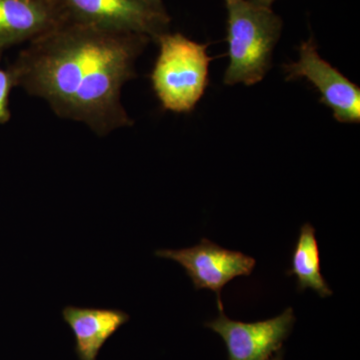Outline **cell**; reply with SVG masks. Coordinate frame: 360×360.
<instances>
[{
	"mask_svg": "<svg viewBox=\"0 0 360 360\" xmlns=\"http://www.w3.org/2000/svg\"><path fill=\"white\" fill-rule=\"evenodd\" d=\"M253 4L258 6H264V7H269L271 8L272 4H274L276 0H250Z\"/></svg>",
	"mask_w": 360,
	"mask_h": 360,
	"instance_id": "cell-13",
	"label": "cell"
},
{
	"mask_svg": "<svg viewBox=\"0 0 360 360\" xmlns=\"http://www.w3.org/2000/svg\"><path fill=\"white\" fill-rule=\"evenodd\" d=\"M61 25L51 0H0V58L9 47L32 41Z\"/></svg>",
	"mask_w": 360,
	"mask_h": 360,
	"instance_id": "cell-8",
	"label": "cell"
},
{
	"mask_svg": "<svg viewBox=\"0 0 360 360\" xmlns=\"http://www.w3.org/2000/svg\"><path fill=\"white\" fill-rule=\"evenodd\" d=\"M295 322L291 307L274 319L251 323L232 321L220 310L219 316L205 322V326L224 340L229 360H269L283 349Z\"/></svg>",
	"mask_w": 360,
	"mask_h": 360,
	"instance_id": "cell-7",
	"label": "cell"
},
{
	"mask_svg": "<svg viewBox=\"0 0 360 360\" xmlns=\"http://www.w3.org/2000/svg\"><path fill=\"white\" fill-rule=\"evenodd\" d=\"M63 25L92 26L112 32L146 35L158 41L169 32L167 13L144 0H51Z\"/></svg>",
	"mask_w": 360,
	"mask_h": 360,
	"instance_id": "cell-4",
	"label": "cell"
},
{
	"mask_svg": "<svg viewBox=\"0 0 360 360\" xmlns=\"http://www.w3.org/2000/svg\"><path fill=\"white\" fill-rule=\"evenodd\" d=\"M284 356V350L281 349L278 352H276L274 355H272L271 359L269 360H283Z\"/></svg>",
	"mask_w": 360,
	"mask_h": 360,
	"instance_id": "cell-14",
	"label": "cell"
},
{
	"mask_svg": "<svg viewBox=\"0 0 360 360\" xmlns=\"http://www.w3.org/2000/svg\"><path fill=\"white\" fill-rule=\"evenodd\" d=\"M150 41L136 33L61 25L28 42L7 71L14 87L104 136L134 123L122 90L135 77V63Z\"/></svg>",
	"mask_w": 360,
	"mask_h": 360,
	"instance_id": "cell-1",
	"label": "cell"
},
{
	"mask_svg": "<svg viewBox=\"0 0 360 360\" xmlns=\"http://www.w3.org/2000/svg\"><path fill=\"white\" fill-rule=\"evenodd\" d=\"M14 87L13 78L8 71L0 68V123H6L11 120L9 110V94Z\"/></svg>",
	"mask_w": 360,
	"mask_h": 360,
	"instance_id": "cell-11",
	"label": "cell"
},
{
	"mask_svg": "<svg viewBox=\"0 0 360 360\" xmlns=\"http://www.w3.org/2000/svg\"><path fill=\"white\" fill-rule=\"evenodd\" d=\"M160 54L151 73L156 96L165 110L189 113L205 96L212 58L207 44L187 39L181 33L161 35Z\"/></svg>",
	"mask_w": 360,
	"mask_h": 360,
	"instance_id": "cell-3",
	"label": "cell"
},
{
	"mask_svg": "<svg viewBox=\"0 0 360 360\" xmlns=\"http://www.w3.org/2000/svg\"><path fill=\"white\" fill-rule=\"evenodd\" d=\"M146 4L153 7L156 11H161V13H167L165 11V4H163L162 0H144Z\"/></svg>",
	"mask_w": 360,
	"mask_h": 360,
	"instance_id": "cell-12",
	"label": "cell"
},
{
	"mask_svg": "<svg viewBox=\"0 0 360 360\" xmlns=\"http://www.w3.org/2000/svg\"><path fill=\"white\" fill-rule=\"evenodd\" d=\"M300 58L283 65L288 82L305 78L321 94L338 122L359 123L360 89L321 58L314 37L302 42Z\"/></svg>",
	"mask_w": 360,
	"mask_h": 360,
	"instance_id": "cell-6",
	"label": "cell"
},
{
	"mask_svg": "<svg viewBox=\"0 0 360 360\" xmlns=\"http://www.w3.org/2000/svg\"><path fill=\"white\" fill-rule=\"evenodd\" d=\"M156 257L179 262L193 281L196 290H212L217 295L219 310H224L221 291L238 276H250L257 262L240 251L226 250L202 238L198 245L184 250H160Z\"/></svg>",
	"mask_w": 360,
	"mask_h": 360,
	"instance_id": "cell-5",
	"label": "cell"
},
{
	"mask_svg": "<svg viewBox=\"0 0 360 360\" xmlns=\"http://www.w3.org/2000/svg\"><path fill=\"white\" fill-rule=\"evenodd\" d=\"M224 2L229 63L224 82L257 84L271 68L272 52L283 32V20L269 7L255 6L250 0Z\"/></svg>",
	"mask_w": 360,
	"mask_h": 360,
	"instance_id": "cell-2",
	"label": "cell"
},
{
	"mask_svg": "<svg viewBox=\"0 0 360 360\" xmlns=\"http://www.w3.org/2000/svg\"><path fill=\"white\" fill-rule=\"evenodd\" d=\"M63 317L75 335L79 360H96L106 341L129 321V315L122 310L75 307H65Z\"/></svg>",
	"mask_w": 360,
	"mask_h": 360,
	"instance_id": "cell-9",
	"label": "cell"
},
{
	"mask_svg": "<svg viewBox=\"0 0 360 360\" xmlns=\"http://www.w3.org/2000/svg\"><path fill=\"white\" fill-rule=\"evenodd\" d=\"M286 274L296 277L300 292L311 290L322 298L333 295L326 278L322 276L321 252L315 229L310 224H304L300 229L291 257V269Z\"/></svg>",
	"mask_w": 360,
	"mask_h": 360,
	"instance_id": "cell-10",
	"label": "cell"
}]
</instances>
